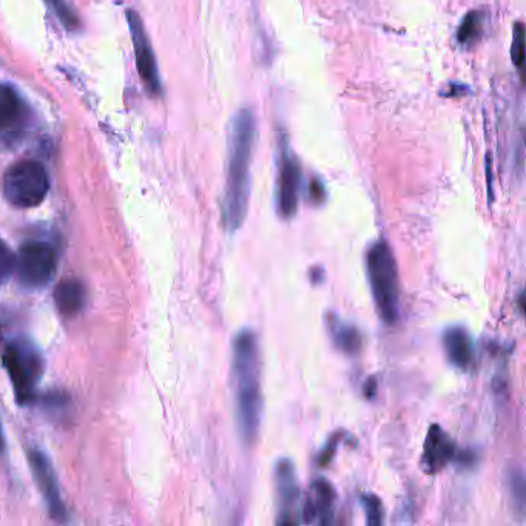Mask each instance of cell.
<instances>
[{
  "instance_id": "obj_1",
  "label": "cell",
  "mask_w": 526,
  "mask_h": 526,
  "mask_svg": "<svg viewBox=\"0 0 526 526\" xmlns=\"http://www.w3.org/2000/svg\"><path fill=\"white\" fill-rule=\"evenodd\" d=\"M257 139V121L250 108H243L230 122L227 155L226 192L223 218L226 229L235 233L246 221L252 187L253 145Z\"/></svg>"
},
{
  "instance_id": "obj_2",
  "label": "cell",
  "mask_w": 526,
  "mask_h": 526,
  "mask_svg": "<svg viewBox=\"0 0 526 526\" xmlns=\"http://www.w3.org/2000/svg\"><path fill=\"white\" fill-rule=\"evenodd\" d=\"M233 391L238 432L246 445L257 440L263 420V388H261V355L257 335L244 329L233 341Z\"/></svg>"
},
{
  "instance_id": "obj_3",
  "label": "cell",
  "mask_w": 526,
  "mask_h": 526,
  "mask_svg": "<svg viewBox=\"0 0 526 526\" xmlns=\"http://www.w3.org/2000/svg\"><path fill=\"white\" fill-rule=\"evenodd\" d=\"M366 272L378 314L385 323L394 324L400 314V280L397 261L386 241H377L366 255Z\"/></svg>"
},
{
  "instance_id": "obj_4",
  "label": "cell",
  "mask_w": 526,
  "mask_h": 526,
  "mask_svg": "<svg viewBox=\"0 0 526 526\" xmlns=\"http://www.w3.org/2000/svg\"><path fill=\"white\" fill-rule=\"evenodd\" d=\"M2 361L13 383L17 402L22 405L33 402L44 374V360L39 349L25 338H14L5 344Z\"/></svg>"
},
{
  "instance_id": "obj_5",
  "label": "cell",
  "mask_w": 526,
  "mask_h": 526,
  "mask_svg": "<svg viewBox=\"0 0 526 526\" xmlns=\"http://www.w3.org/2000/svg\"><path fill=\"white\" fill-rule=\"evenodd\" d=\"M50 192V178L41 162L24 159L5 172L2 193L17 209H34L41 206Z\"/></svg>"
},
{
  "instance_id": "obj_6",
  "label": "cell",
  "mask_w": 526,
  "mask_h": 526,
  "mask_svg": "<svg viewBox=\"0 0 526 526\" xmlns=\"http://www.w3.org/2000/svg\"><path fill=\"white\" fill-rule=\"evenodd\" d=\"M58 252L47 241L33 240L22 244L14 260V274L25 289L47 286L58 270Z\"/></svg>"
},
{
  "instance_id": "obj_7",
  "label": "cell",
  "mask_w": 526,
  "mask_h": 526,
  "mask_svg": "<svg viewBox=\"0 0 526 526\" xmlns=\"http://www.w3.org/2000/svg\"><path fill=\"white\" fill-rule=\"evenodd\" d=\"M127 22H129L130 34H132L133 48H135L136 68H138L141 81L152 95L161 93V81H159L158 65H156L155 53H153L152 42H150L141 16L136 11H127Z\"/></svg>"
},
{
  "instance_id": "obj_8",
  "label": "cell",
  "mask_w": 526,
  "mask_h": 526,
  "mask_svg": "<svg viewBox=\"0 0 526 526\" xmlns=\"http://www.w3.org/2000/svg\"><path fill=\"white\" fill-rule=\"evenodd\" d=\"M28 462H30L34 482L44 497L48 513L56 522H67V510L62 502L58 479H56L50 459L39 449H31L28 452Z\"/></svg>"
},
{
  "instance_id": "obj_9",
  "label": "cell",
  "mask_w": 526,
  "mask_h": 526,
  "mask_svg": "<svg viewBox=\"0 0 526 526\" xmlns=\"http://www.w3.org/2000/svg\"><path fill=\"white\" fill-rule=\"evenodd\" d=\"M301 169L297 159L289 152L286 142L281 145L278 162L277 207L283 218H292L297 213L300 201Z\"/></svg>"
},
{
  "instance_id": "obj_10",
  "label": "cell",
  "mask_w": 526,
  "mask_h": 526,
  "mask_svg": "<svg viewBox=\"0 0 526 526\" xmlns=\"http://www.w3.org/2000/svg\"><path fill=\"white\" fill-rule=\"evenodd\" d=\"M275 485H277L278 500L281 505V516L278 523H300L297 519L298 502H300V486L297 482L294 463L283 459L275 469Z\"/></svg>"
},
{
  "instance_id": "obj_11",
  "label": "cell",
  "mask_w": 526,
  "mask_h": 526,
  "mask_svg": "<svg viewBox=\"0 0 526 526\" xmlns=\"http://www.w3.org/2000/svg\"><path fill=\"white\" fill-rule=\"evenodd\" d=\"M456 452V443L443 431L442 426L432 425L423 446L422 468L426 474L440 473Z\"/></svg>"
},
{
  "instance_id": "obj_12",
  "label": "cell",
  "mask_w": 526,
  "mask_h": 526,
  "mask_svg": "<svg viewBox=\"0 0 526 526\" xmlns=\"http://www.w3.org/2000/svg\"><path fill=\"white\" fill-rule=\"evenodd\" d=\"M335 493L331 483L326 480H317L311 486L303 506V520L307 523H331L332 510H334Z\"/></svg>"
},
{
  "instance_id": "obj_13",
  "label": "cell",
  "mask_w": 526,
  "mask_h": 526,
  "mask_svg": "<svg viewBox=\"0 0 526 526\" xmlns=\"http://www.w3.org/2000/svg\"><path fill=\"white\" fill-rule=\"evenodd\" d=\"M443 348L452 365L459 369H468L474 360L473 338L462 326H452L443 334Z\"/></svg>"
},
{
  "instance_id": "obj_14",
  "label": "cell",
  "mask_w": 526,
  "mask_h": 526,
  "mask_svg": "<svg viewBox=\"0 0 526 526\" xmlns=\"http://www.w3.org/2000/svg\"><path fill=\"white\" fill-rule=\"evenodd\" d=\"M54 303L65 317H75L87 303V289L76 278H68L54 289Z\"/></svg>"
},
{
  "instance_id": "obj_15",
  "label": "cell",
  "mask_w": 526,
  "mask_h": 526,
  "mask_svg": "<svg viewBox=\"0 0 526 526\" xmlns=\"http://www.w3.org/2000/svg\"><path fill=\"white\" fill-rule=\"evenodd\" d=\"M27 107L10 85L0 84V133L13 132L24 122Z\"/></svg>"
},
{
  "instance_id": "obj_16",
  "label": "cell",
  "mask_w": 526,
  "mask_h": 526,
  "mask_svg": "<svg viewBox=\"0 0 526 526\" xmlns=\"http://www.w3.org/2000/svg\"><path fill=\"white\" fill-rule=\"evenodd\" d=\"M328 326L332 340L337 344L340 351L346 352V354H355V352L360 351L361 337L354 326L344 323L334 315L328 318Z\"/></svg>"
},
{
  "instance_id": "obj_17",
  "label": "cell",
  "mask_w": 526,
  "mask_h": 526,
  "mask_svg": "<svg viewBox=\"0 0 526 526\" xmlns=\"http://www.w3.org/2000/svg\"><path fill=\"white\" fill-rule=\"evenodd\" d=\"M508 488H510L511 502L514 503V511L519 516L525 513L526 483L522 468H514L508 476Z\"/></svg>"
},
{
  "instance_id": "obj_18",
  "label": "cell",
  "mask_w": 526,
  "mask_h": 526,
  "mask_svg": "<svg viewBox=\"0 0 526 526\" xmlns=\"http://www.w3.org/2000/svg\"><path fill=\"white\" fill-rule=\"evenodd\" d=\"M482 16L479 13H469L460 24L457 31V41L462 45H471L479 41L482 36Z\"/></svg>"
},
{
  "instance_id": "obj_19",
  "label": "cell",
  "mask_w": 526,
  "mask_h": 526,
  "mask_svg": "<svg viewBox=\"0 0 526 526\" xmlns=\"http://www.w3.org/2000/svg\"><path fill=\"white\" fill-rule=\"evenodd\" d=\"M45 4L48 5V8L53 11L54 16L58 17L59 22H61L67 30H78V16H76L73 8L68 5L67 0H45Z\"/></svg>"
},
{
  "instance_id": "obj_20",
  "label": "cell",
  "mask_w": 526,
  "mask_h": 526,
  "mask_svg": "<svg viewBox=\"0 0 526 526\" xmlns=\"http://www.w3.org/2000/svg\"><path fill=\"white\" fill-rule=\"evenodd\" d=\"M361 505L365 508L366 523L369 526H378L385 522L383 503L377 496H374V494H363L361 496Z\"/></svg>"
},
{
  "instance_id": "obj_21",
  "label": "cell",
  "mask_w": 526,
  "mask_h": 526,
  "mask_svg": "<svg viewBox=\"0 0 526 526\" xmlns=\"http://www.w3.org/2000/svg\"><path fill=\"white\" fill-rule=\"evenodd\" d=\"M511 56H513L514 65H516L519 70H522L523 61H525V28H523L522 22H517V24L514 25Z\"/></svg>"
},
{
  "instance_id": "obj_22",
  "label": "cell",
  "mask_w": 526,
  "mask_h": 526,
  "mask_svg": "<svg viewBox=\"0 0 526 526\" xmlns=\"http://www.w3.org/2000/svg\"><path fill=\"white\" fill-rule=\"evenodd\" d=\"M14 260H16V255L13 250L7 246L5 241L0 240V287L4 286L8 278L13 275Z\"/></svg>"
},
{
  "instance_id": "obj_23",
  "label": "cell",
  "mask_w": 526,
  "mask_h": 526,
  "mask_svg": "<svg viewBox=\"0 0 526 526\" xmlns=\"http://www.w3.org/2000/svg\"><path fill=\"white\" fill-rule=\"evenodd\" d=\"M311 196L314 199L315 203H321L326 198V192H324L323 184L317 179H314L311 184Z\"/></svg>"
},
{
  "instance_id": "obj_24",
  "label": "cell",
  "mask_w": 526,
  "mask_h": 526,
  "mask_svg": "<svg viewBox=\"0 0 526 526\" xmlns=\"http://www.w3.org/2000/svg\"><path fill=\"white\" fill-rule=\"evenodd\" d=\"M4 449V437H2V429H0V452Z\"/></svg>"
}]
</instances>
